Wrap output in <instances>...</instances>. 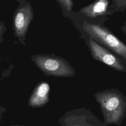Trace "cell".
Wrapping results in <instances>:
<instances>
[{
  "instance_id": "cell-1",
  "label": "cell",
  "mask_w": 126,
  "mask_h": 126,
  "mask_svg": "<svg viewBox=\"0 0 126 126\" xmlns=\"http://www.w3.org/2000/svg\"><path fill=\"white\" fill-rule=\"evenodd\" d=\"M99 104L103 122L108 126H120L126 117V96L117 88L106 89L94 94Z\"/></svg>"
},
{
  "instance_id": "cell-2",
  "label": "cell",
  "mask_w": 126,
  "mask_h": 126,
  "mask_svg": "<svg viewBox=\"0 0 126 126\" xmlns=\"http://www.w3.org/2000/svg\"><path fill=\"white\" fill-rule=\"evenodd\" d=\"M83 29L90 37L112 51L126 63V45L106 27L85 21Z\"/></svg>"
},
{
  "instance_id": "cell-3",
  "label": "cell",
  "mask_w": 126,
  "mask_h": 126,
  "mask_svg": "<svg viewBox=\"0 0 126 126\" xmlns=\"http://www.w3.org/2000/svg\"><path fill=\"white\" fill-rule=\"evenodd\" d=\"M31 59L40 70L48 76L72 77L76 71L70 63L63 57L52 54H36Z\"/></svg>"
},
{
  "instance_id": "cell-4",
  "label": "cell",
  "mask_w": 126,
  "mask_h": 126,
  "mask_svg": "<svg viewBox=\"0 0 126 126\" xmlns=\"http://www.w3.org/2000/svg\"><path fill=\"white\" fill-rule=\"evenodd\" d=\"M34 18L33 10L30 2L22 0L19 2V5L13 16L12 27L14 36L18 41L25 46V39L28 30Z\"/></svg>"
},
{
  "instance_id": "cell-5",
  "label": "cell",
  "mask_w": 126,
  "mask_h": 126,
  "mask_svg": "<svg viewBox=\"0 0 126 126\" xmlns=\"http://www.w3.org/2000/svg\"><path fill=\"white\" fill-rule=\"evenodd\" d=\"M61 126H107L90 109L81 107L70 110L59 120Z\"/></svg>"
},
{
  "instance_id": "cell-6",
  "label": "cell",
  "mask_w": 126,
  "mask_h": 126,
  "mask_svg": "<svg viewBox=\"0 0 126 126\" xmlns=\"http://www.w3.org/2000/svg\"><path fill=\"white\" fill-rule=\"evenodd\" d=\"M87 45L91 57L94 60L104 63L115 70L126 73V63L109 49L90 37Z\"/></svg>"
},
{
  "instance_id": "cell-7",
  "label": "cell",
  "mask_w": 126,
  "mask_h": 126,
  "mask_svg": "<svg viewBox=\"0 0 126 126\" xmlns=\"http://www.w3.org/2000/svg\"><path fill=\"white\" fill-rule=\"evenodd\" d=\"M50 86L46 82H41L35 87L28 101V105L33 108L45 106L49 100Z\"/></svg>"
},
{
  "instance_id": "cell-8",
  "label": "cell",
  "mask_w": 126,
  "mask_h": 126,
  "mask_svg": "<svg viewBox=\"0 0 126 126\" xmlns=\"http://www.w3.org/2000/svg\"><path fill=\"white\" fill-rule=\"evenodd\" d=\"M108 5V0H96L91 4L83 7L80 12L88 17H96L105 14Z\"/></svg>"
},
{
  "instance_id": "cell-9",
  "label": "cell",
  "mask_w": 126,
  "mask_h": 126,
  "mask_svg": "<svg viewBox=\"0 0 126 126\" xmlns=\"http://www.w3.org/2000/svg\"><path fill=\"white\" fill-rule=\"evenodd\" d=\"M64 7V8L68 12L71 10L73 3L72 0H57Z\"/></svg>"
},
{
  "instance_id": "cell-10",
  "label": "cell",
  "mask_w": 126,
  "mask_h": 126,
  "mask_svg": "<svg viewBox=\"0 0 126 126\" xmlns=\"http://www.w3.org/2000/svg\"><path fill=\"white\" fill-rule=\"evenodd\" d=\"M6 27L5 23L3 21L0 22V45L4 40V34L6 31Z\"/></svg>"
},
{
  "instance_id": "cell-11",
  "label": "cell",
  "mask_w": 126,
  "mask_h": 126,
  "mask_svg": "<svg viewBox=\"0 0 126 126\" xmlns=\"http://www.w3.org/2000/svg\"><path fill=\"white\" fill-rule=\"evenodd\" d=\"M116 5L119 8H124L126 7V0H116Z\"/></svg>"
},
{
  "instance_id": "cell-12",
  "label": "cell",
  "mask_w": 126,
  "mask_h": 126,
  "mask_svg": "<svg viewBox=\"0 0 126 126\" xmlns=\"http://www.w3.org/2000/svg\"><path fill=\"white\" fill-rule=\"evenodd\" d=\"M6 111V109L5 107L0 106V122L1 121V119L3 116V114Z\"/></svg>"
},
{
  "instance_id": "cell-13",
  "label": "cell",
  "mask_w": 126,
  "mask_h": 126,
  "mask_svg": "<svg viewBox=\"0 0 126 126\" xmlns=\"http://www.w3.org/2000/svg\"><path fill=\"white\" fill-rule=\"evenodd\" d=\"M122 30H123V31L124 32H125V33L126 34V25H125V26H124L123 27H122Z\"/></svg>"
},
{
  "instance_id": "cell-14",
  "label": "cell",
  "mask_w": 126,
  "mask_h": 126,
  "mask_svg": "<svg viewBox=\"0 0 126 126\" xmlns=\"http://www.w3.org/2000/svg\"><path fill=\"white\" fill-rule=\"evenodd\" d=\"M21 0H16V1H17V2H20V1H21Z\"/></svg>"
},
{
  "instance_id": "cell-15",
  "label": "cell",
  "mask_w": 126,
  "mask_h": 126,
  "mask_svg": "<svg viewBox=\"0 0 126 126\" xmlns=\"http://www.w3.org/2000/svg\"><path fill=\"white\" fill-rule=\"evenodd\" d=\"M18 126V125H15V126Z\"/></svg>"
}]
</instances>
